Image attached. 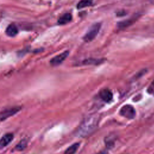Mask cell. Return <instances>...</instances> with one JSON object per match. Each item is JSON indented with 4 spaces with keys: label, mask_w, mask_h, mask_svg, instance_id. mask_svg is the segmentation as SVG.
Wrapping results in <instances>:
<instances>
[{
    "label": "cell",
    "mask_w": 154,
    "mask_h": 154,
    "mask_svg": "<svg viewBox=\"0 0 154 154\" xmlns=\"http://www.w3.org/2000/svg\"><path fill=\"white\" fill-rule=\"evenodd\" d=\"M99 122V117L91 115L85 118L81 123L76 131V135L80 137H86L93 133L97 129Z\"/></svg>",
    "instance_id": "6da1fadb"
},
{
    "label": "cell",
    "mask_w": 154,
    "mask_h": 154,
    "mask_svg": "<svg viewBox=\"0 0 154 154\" xmlns=\"http://www.w3.org/2000/svg\"><path fill=\"white\" fill-rule=\"evenodd\" d=\"M101 24L100 23H96L91 25L83 37V40L85 42H90L93 40L97 36L100 31Z\"/></svg>",
    "instance_id": "7a4b0ae2"
},
{
    "label": "cell",
    "mask_w": 154,
    "mask_h": 154,
    "mask_svg": "<svg viewBox=\"0 0 154 154\" xmlns=\"http://www.w3.org/2000/svg\"><path fill=\"white\" fill-rule=\"evenodd\" d=\"M120 114L128 119H132L135 116V110L131 105H125L120 110Z\"/></svg>",
    "instance_id": "3957f363"
},
{
    "label": "cell",
    "mask_w": 154,
    "mask_h": 154,
    "mask_svg": "<svg viewBox=\"0 0 154 154\" xmlns=\"http://www.w3.org/2000/svg\"><path fill=\"white\" fill-rule=\"evenodd\" d=\"M69 51H66L61 53L60 54L54 57L50 61V64L53 66H57L61 64L69 55Z\"/></svg>",
    "instance_id": "277c9868"
},
{
    "label": "cell",
    "mask_w": 154,
    "mask_h": 154,
    "mask_svg": "<svg viewBox=\"0 0 154 154\" xmlns=\"http://www.w3.org/2000/svg\"><path fill=\"white\" fill-rule=\"evenodd\" d=\"M20 107H13L4 109L1 112V120L3 121L7 119L8 117L12 116L13 115L17 112L20 110Z\"/></svg>",
    "instance_id": "5b68a950"
},
{
    "label": "cell",
    "mask_w": 154,
    "mask_h": 154,
    "mask_svg": "<svg viewBox=\"0 0 154 154\" xmlns=\"http://www.w3.org/2000/svg\"><path fill=\"white\" fill-rule=\"evenodd\" d=\"M99 96L105 102H109L112 99V93L111 91L108 88H104L100 91Z\"/></svg>",
    "instance_id": "8992f818"
},
{
    "label": "cell",
    "mask_w": 154,
    "mask_h": 154,
    "mask_svg": "<svg viewBox=\"0 0 154 154\" xmlns=\"http://www.w3.org/2000/svg\"><path fill=\"white\" fill-rule=\"evenodd\" d=\"M19 30L17 26L15 24H10L9 25L5 30L6 34L11 37H13L16 36L18 34Z\"/></svg>",
    "instance_id": "52a82bcc"
},
{
    "label": "cell",
    "mask_w": 154,
    "mask_h": 154,
    "mask_svg": "<svg viewBox=\"0 0 154 154\" xmlns=\"http://www.w3.org/2000/svg\"><path fill=\"white\" fill-rule=\"evenodd\" d=\"M13 139V135L12 134H6L3 135L0 141V147L3 148L7 146Z\"/></svg>",
    "instance_id": "ba28073f"
},
{
    "label": "cell",
    "mask_w": 154,
    "mask_h": 154,
    "mask_svg": "<svg viewBox=\"0 0 154 154\" xmlns=\"http://www.w3.org/2000/svg\"><path fill=\"white\" fill-rule=\"evenodd\" d=\"M72 20V16L70 13H65L62 15L58 20L59 25H65L69 23Z\"/></svg>",
    "instance_id": "9c48e42d"
},
{
    "label": "cell",
    "mask_w": 154,
    "mask_h": 154,
    "mask_svg": "<svg viewBox=\"0 0 154 154\" xmlns=\"http://www.w3.org/2000/svg\"><path fill=\"white\" fill-rule=\"evenodd\" d=\"M79 143H75L69 146L64 152V154H75L79 147Z\"/></svg>",
    "instance_id": "30bf717a"
},
{
    "label": "cell",
    "mask_w": 154,
    "mask_h": 154,
    "mask_svg": "<svg viewBox=\"0 0 154 154\" xmlns=\"http://www.w3.org/2000/svg\"><path fill=\"white\" fill-rule=\"evenodd\" d=\"M137 17H132L131 19H128V20L120 22L118 23V26L120 28H126L128 26H129L130 25H131L133 22H134V21L137 19Z\"/></svg>",
    "instance_id": "8fae6325"
},
{
    "label": "cell",
    "mask_w": 154,
    "mask_h": 154,
    "mask_svg": "<svg viewBox=\"0 0 154 154\" xmlns=\"http://www.w3.org/2000/svg\"><path fill=\"white\" fill-rule=\"evenodd\" d=\"M93 0H81L77 4V8L81 9L87 7H89L93 4Z\"/></svg>",
    "instance_id": "7c38bea8"
},
{
    "label": "cell",
    "mask_w": 154,
    "mask_h": 154,
    "mask_svg": "<svg viewBox=\"0 0 154 154\" xmlns=\"http://www.w3.org/2000/svg\"><path fill=\"white\" fill-rule=\"evenodd\" d=\"M27 146V141L25 140H21L16 146V149L19 151H22L26 148Z\"/></svg>",
    "instance_id": "4fadbf2b"
},
{
    "label": "cell",
    "mask_w": 154,
    "mask_h": 154,
    "mask_svg": "<svg viewBox=\"0 0 154 154\" xmlns=\"http://www.w3.org/2000/svg\"><path fill=\"white\" fill-rule=\"evenodd\" d=\"M102 62L101 60H97V59H93V58H90V59H87L84 60L82 62L83 64H99Z\"/></svg>",
    "instance_id": "5bb4252c"
},
{
    "label": "cell",
    "mask_w": 154,
    "mask_h": 154,
    "mask_svg": "<svg viewBox=\"0 0 154 154\" xmlns=\"http://www.w3.org/2000/svg\"><path fill=\"white\" fill-rule=\"evenodd\" d=\"M152 4H154V0H150Z\"/></svg>",
    "instance_id": "9a60e30c"
},
{
    "label": "cell",
    "mask_w": 154,
    "mask_h": 154,
    "mask_svg": "<svg viewBox=\"0 0 154 154\" xmlns=\"http://www.w3.org/2000/svg\"><path fill=\"white\" fill-rule=\"evenodd\" d=\"M153 84H154V82H153Z\"/></svg>",
    "instance_id": "2e32d148"
}]
</instances>
